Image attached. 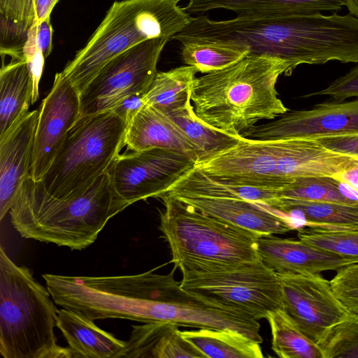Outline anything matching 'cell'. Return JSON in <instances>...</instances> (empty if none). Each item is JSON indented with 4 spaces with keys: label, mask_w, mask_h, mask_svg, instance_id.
<instances>
[{
    "label": "cell",
    "mask_w": 358,
    "mask_h": 358,
    "mask_svg": "<svg viewBox=\"0 0 358 358\" xmlns=\"http://www.w3.org/2000/svg\"><path fill=\"white\" fill-rule=\"evenodd\" d=\"M257 252L262 262L276 273H321L338 271L358 261L317 248L299 238L275 235L259 236Z\"/></svg>",
    "instance_id": "obj_14"
},
{
    "label": "cell",
    "mask_w": 358,
    "mask_h": 358,
    "mask_svg": "<svg viewBox=\"0 0 358 358\" xmlns=\"http://www.w3.org/2000/svg\"><path fill=\"white\" fill-rule=\"evenodd\" d=\"M358 196V164L352 165L333 176Z\"/></svg>",
    "instance_id": "obj_37"
},
{
    "label": "cell",
    "mask_w": 358,
    "mask_h": 358,
    "mask_svg": "<svg viewBox=\"0 0 358 358\" xmlns=\"http://www.w3.org/2000/svg\"><path fill=\"white\" fill-rule=\"evenodd\" d=\"M80 115L79 91L62 71L57 73L38 109L30 170L34 181L41 180Z\"/></svg>",
    "instance_id": "obj_12"
},
{
    "label": "cell",
    "mask_w": 358,
    "mask_h": 358,
    "mask_svg": "<svg viewBox=\"0 0 358 358\" xmlns=\"http://www.w3.org/2000/svg\"><path fill=\"white\" fill-rule=\"evenodd\" d=\"M278 275L283 310L317 344L351 313L336 296L330 281L320 273H283Z\"/></svg>",
    "instance_id": "obj_10"
},
{
    "label": "cell",
    "mask_w": 358,
    "mask_h": 358,
    "mask_svg": "<svg viewBox=\"0 0 358 358\" xmlns=\"http://www.w3.org/2000/svg\"><path fill=\"white\" fill-rule=\"evenodd\" d=\"M159 229L168 243L174 267L182 273L259 259V236L206 215L165 193L159 196Z\"/></svg>",
    "instance_id": "obj_5"
},
{
    "label": "cell",
    "mask_w": 358,
    "mask_h": 358,
    "mask_svg": "<svg viewBox=\"0 0 358 358\" xmlns=\"http://www.w3.org/2000/svg\"><path fill=\"white\" fill-rule=\"evenodd\" d=\"M316 95H327L334 100L338 101L358 97V64L345 75L331 82L326 88L312 92L306 96Z\"/></svg>",
    "instance_id": "obj_33"
},
{
    "label": "cell",
    "mask_w": 358,
    "mask_h": 358,
    "mask_svg": "<svg viewBox=\"0 0 358 358\" xmlns=\"http://www.w3.org/2000/svg\"><path fill=\"white\" fill-rule=\"evenodd\" d=\"M172 196H194L244 199L270 208L280 191L232 184L207 175L195 166L166 192Z\"/></svg>",
    "instance_id": "obj_21"
},
{
    "label": "cell",
    "mask_w": 358,
    "mask_h": 358,
    "mask_svg": "<svg viewBox=\"0 0 358 358\" xmlns=\"http://www.w3.org/2000/svg\"><path fill=\"white\" fill-rule=\"evenodd\" d=\"M334 152L358 158V132L316 139Z\"/></svg>",
    "instance_id": "obj_34"
},
{
    "label": "cell",
    "mask_w": 358,
    "mask_h": 358,
    "mask_svg": "<svg viewBox=\"0 0 358 358\" xmlns=\"http://www.w3.org/2000/svg\"><path fill=\"white\" fill-rule=\"evenodd\" d=\"M343 6L344 0H188L182 8L190 15L225 9L236 17H264L337 13Z\"/></svg>",
    "instance_id": "obj_17"
},
{
    "label": "cell",
    "mask_w": 358,
    "mask_h": 358,
    "mask_svg": "<svg viewBox=\"0 0 358 358\" xmlns=\"http://www.w3.org/2000/svg\"><path fill=\"white\" fill-rule=\"evenodd\" d=\"M280 59L248 54L233 64L194 80L191 101L196 115L211 127L241 136L262 120L289 110L278 98L276 84L287 76Z\"/></svg>",
    "instance_id": "obj_1"
},
{
    "label": "cell",
    "mask_w": 358,
    "mask_h": 358,
    "mask_svg": "<svg viewBox=\"0 0 358 358\" xmlns=\"http://www.w3.org/2000/svg\"><path fill=\"white\" fill-rule=\"evenodd\" d=\"M36 43L38 49L47 58L52 49V27L50 17L34 24Z\"/></svg>",
    "instance_id": "obj_35"
},
{
    "label": "cell",
    "mask_w": 358,
    "mask_h": 358,
    "mask_svg": "<svg viewBox=\"0 0 358 358\" xmlns=\"http://www.w3.org/2000/svg\"><path fill=\"white\" fill-rule=\"evenodd\" d=\"M193 345L180 334L178 326L165 322L133 325L122 358H189Z\"/></svg>",
    "instance_id": "obj_20"
},
{
    "label": "cell",
    "mask_w": 358,
    "mask_h": 358,
    "mask_svg": "<svg viewBox=\"0 0 358 358\" xmlns=\"http://www.w3.org/2000/svg\"><path fill=\"white\" fill-rule=\"evenodd\" d=\"M127 122L113 110L80 116L37 187L57 199L77 196L102 175L124 146Z\"/></svg>",
    "instance_id": "obj_6"
},
{
    "label": "cell",
    "mask_w": 358,
    "mask_h": 358,
    "mask_svg": "<svg viewBox=\"0 0 358 358\" xmlns=\"http://www.w3.org/2000/svg\"><path fill=\"white\" fill-rule=\"evenodd\" d=\"M280 197L358 205V196L331 176L297 178L280 191Z\"/></svg>",
    "instance_id": "obj_28"
},
{
    "label": "cell",
    "mask_w": 358,
    "mask_h": 358,
    "mask_svg": "<svg viewBox=\"0 0 358 358\" xmlns=\"http://www.w3.org/2000/svg\"><path fill=\"white\" fill-rule=\"evenodd\" d=\"M344 2L349 13L358 17V0H344Z\"/></svg>",
    "instance_id": "obj_39"
},
{
    "label": "cell",
    "mask_w": 358,
    "mask_h": 358,
    "mask_svg": "<svg viewBox=\"0 0 358 358\" xmlns=\"http://www.w3.org/2000/svg\"><path fill=\"white\" fill-rule=\"evenodd\" d=\"M336 296L352 313H358V263L336 271L330 280Z\"/></svg>",
    "instance_id": "obj_31"
},
{
    "label": "cell",
    "mask_w": 358,
    "mask_h": 358,
    "mask_svg": "<svg viewBox=\"0 0 358 358\" xmlns=\"http://www.w3.org/2000/svg\"><path fill=\"white\" fill-rule=\"evenodd\" d=\"M0 18L29 30L36 23L35 0H0Z\"/></svg>",
    "instance_id": "obj_32"
},
{
    "label": "cell",
    "mask_w": 358,
    "mask_h": 358,
    "mask_svg": "<svg viewBox=\"0 0 358 358\" xmlns=\"http://www.w3.org/2000/svg\"><path fill=\"white\" fill-rule=\"evenodd\" d=\"M273 351L281 358H323L319 345L306 336L283 309L269 313Z\"/></svg>",
    "instance_id": "obj_27"
},
{
    "label": "cell",
    "mask_w": 358,
    "mask_h": 358,
    "mask_svg": "<svg viewBox=\"0 0 358 358\" xmlns=\"http://www.w3.org/2000/svg\"><path fill=\"white\" fill-rule=\"evenodd\" d=\"M175 198L206 215L246 229L258 236L284 234L298 229L288 216L261 203L231 198L194 196Z\"/></svg>",
    "instance_id": "obj_13"
},
{
    "label": "cell",
    "mask_w": 358,
    "mask_h": 358,
    "mask_svg": "<svg viewBox=\"0 0 358 358\" xmlns=\"http://www.w3.org/2000/svg\"><path fill=\"white\" fill-rule=\"evenodd\" d=\"M169 41H143L109 61L80 93V116L111 110L129 96L144 94L157 73L160 55Z\"/></svg>",
    "instance_id": "obj_8"
},
{
    "label": "cell",
    "mask_w": 358,
    "mask_h": 358,
    "mask_svg": "<svg viewBox=\"0 0 358 358\" xmlns=\"http://www.w3.org/2000/svg\"><path fill=\"white\" fill-rule=\"evenodd\" d=\"M180 334L206 357H264L260 343L235 331L200 328L195 331H180Z\"/></svg>",
    "instance_id": "obj_24"
},
{
    "label": "cell",
    "mask_w": 358,
    "mask_h": 358,
    "mask_svg": "<svg viewBox=\"0 0 358 358\" xmlns=\"http://www.w3.org/2000/svg\"><path fill=\"white\" fill-rule=\"evenodd\" d=\"M271 208L288 216L298 228L358 229V205L279 197Z\"/></svg>",
    "instance_id": "obj_19"
},
{
    "label": "cell",
    "mask_w": 358,
    "mask_h": 358,
    "mask_svg": "<svg viewBox=\"0 0 358 358\" xmlns=\"http://www.w3.org/2000/svg\"><path fill=\"white\" fill-rule=\"evenodd\" d=\"M59 0H35L36 23L50 17Z\"/></svg>",
    "instance_id": "obj_38"
},
{
    "label": "cell",
    "mask_w": 358,
    "mask_h": 358,
    "mask_svg": "<svg viewBox=\"0 0 358 358\" xmlns=\"http://www.w3.org/2000/svg\"><path fill=\"white\" fill-rule=\"evenodd\" d=\"M181 287L213 303L242 310L256 320L283 309L280 277L259 259L182 273Z\"/></svg>",
    "instance_id": "obj_7"
},
{
    "label": "cell",
    "mask_w": 358,
    "mask_h": 358,
    "mask_svg": "<svg viewBox=\"0 0 358 358\" xmlns=\"http://www.w3.org/2000/svg\"><path fill=\"white\" fill-rule=\"evenodd\" d=\"M179 0L115 1L104 18L62 73L80 93L112 59L150 39L169 40L189 23L192 17Z\"/></svg>",
    "instance_id": "obj_3"
},
{
    "label": "cell",
    "mask_w": 358,
    "mask_h": 358,
    "mask_svg": "<svg viewBox=\"0 0 358 358\" xmlns=\"http://www.w3.org/2000/svg\"><path fill=\"white\" fill-rule=\"evenodd\" d=\"M358 132V99L326 101L308 110H291L267 124L253 127L241 136L270 141L320 138Z\"/></svg>",
    "instance_id": "obj_11"
},
{
    "label": "cell",
    "mask_w": 358,
    "mask_h": 358,
    "mask_svg": "<svg viewBox=\"0 0 358 358\" xmlns=\"http://www.w3.org/2000/svg\"><path fill=\"white\" fill-rule=\"evenodd\" d=\"M323 358H358V313H350L317 343Z\"/></svg>",
    "instance_id": "obj_29"
},
{
    "label": "cell",
    "mask_w": 358,
    "mask_h": 358,
    "mask_svg": "<svg viewBox=\"0 0 358 358\" xmlns=\"http://www.w3.org/2000/svg\"><path fill=\"white\" fill-rule=\"evenodd\" d=\"M196 73L194 67L188 65L157 72L143 95L145 105L152 106L165 114L182 106L191 99Z\"/></svg>",
    "instance_id": "obj_25"
},
{
    "label": "cell",
    "mask_w": 358,
    "mask_h": 358,
    "mask_svg": "<svg viewBox=\"0 0 358 358\" xmlns=\"http://www.w3.org/2000/svg\"><path fill=\"white\" fill-rule=\"evenodd\" d=\"M93 321L70 309L57 311L56 327L66 338L72 358H122L126 342L100 329Z\"/></svg>",
    "instance_id": "obj_18"
},
{
    "label": "cell",
    "mask_w": 358,
    "mask_h": 358,
    "mask_svg": "<svg viewBox=\"0 0 358 358\" xmlns=\"http://www.w3.org/2000/svg\"><path fill=\"white\" fill-rule=\"evenodd\" d=\"M144 94H134L122 101L113 110L121 117L127 122L145 105Z\"/></svg>",
    "instance_id": "obj_36"
},
{
    "label": "cell",
    "mask_w": 358,
    "mask_h": 358,
    "mask_svg": "<svg viewBox=\"0 0 358 358\" xmlns=\"http://www.w3.org/2000/svg\"><path fill=\"white\" fill-rule=\"evenodd\" d=\"M299 240L358 261V229L329 231L307 227L297 229Z\"/></svg>",
    "instance_id": "obj_30"
},
{
    "label": "cell",
    "mask_w": 358,
    "mask_h": 358,
    "mask_svg": "<svg viewBox=\"0 0 358 358\" xmlns=\"http://www.w3.org/2000/svg\"><path fill=\"white\" fill-rule=\"evenodd\" d=\"M31 271L0 248V353L4 358H72L57 343L58 310Z\"/></svg>",
    "instance_id": "obj_4"
},
{
    "label": "cell",
    "mask_w": 358,
    "mask_h": 358,
    "mask_svg": "<svg viewBox=\"0 0 358 358\" xmlns=\"http://www.w3.org/2000/svg\"><path fill=\"white\" fill-rule=\"evenodd\" d=\"M166 114L195 147L199 157L197 164L236 145L244 138L241 135L235 136L220 131L201 120L196 115L191 99Z\"/></svg>",
    "instance_id": "obj_23"
},
{
    "label": "cell",
    "mask_w": 358,
    "mask_h": 358,
    "mask_svg": "<svg viewBox=\"0 0 358 358\" xmlns=\"http://www.w3.org/2000/svg\"><path fill=\"white\" fill-rule=\"evenodd\" d=\"M181 45L183 62L203 73L223 69L249 54L243 47L217 41L192 39Z\"/></svg>",
    "instance_id": "obj_26"
},
{
    "label": "cell",
    "mask_w": 358,
    "mask_h": 358,
    "mask_svg": "<svg viewBox=\"0 0 358 358\" xmlns=\"http://www.w3.org/2000/svg\"><path fill=\"white\" fill-rule=\"evenodd\" d=\"M124 145L128 151L150 148L169 149L183 154L196 162L199 157L192 143L165 113L144 105L127 122Z\"/></svg>",
    "instance_id": "obj_16"
},
{
    "label": "cell",
    "mask_w": 358,
    "mask_h": 358,
    "mask_svg": "<svg viewBox=\"0 0 358 358\" xmlns=\"http://www.w3.org/2000/svg\"><path fill=\"white\" fill-rule=\"evenodd\" d=\"M34 83L25 59H11L0 71V137L29 111Z\"/></svg>",
    "instance_id": "obj_22"
},
{
    "label": "cell",
    "mask_w": 358,
    "mask_h": 358,
    "mask_svg": "<svg viewBox=\"0 0 358 358\" xmlns=\"http://www.w3.org/2000/svg\"><path fill=\"white\" fill-rule=\"evenodd\" d=\"M129 206L115 191L108 172L83 194L64 199L44 194L29 176L17 190L9 213L13 227L23 238L81 250Z\"/></svg>",
    "instance_id": "obj_2"
},
{
    "label": "cell",
    "mask_w": 358,
    "mask_h": 358,
    "mask_svg": "<svg viewBox=\"0 0 358 358\" xmlns=\"http://www.w3.org/2000/svg\"><path fill=\"white\" fill-rule=\"evenodd\" d=\"M38 110L28 112L0 137V219L30 176Z\"/></svg>",
    "instance_id": "obj_15"
},
{
    "label": "cell",
    "mask_w": 358,
    "mask_h": 358,
    "mask_svg": "<svg viewBox=\"0 0 358 358\" xmlns=\"http://www.w3.org/2000/svg\"><path fill=\"white\" fill-rule=\"evenodd\" d=\"M195 166L178 152L150 148L119 154L108 173L116 193L131 205L159 197Z\"/></svg>",
    "instance_id": "obj_9"
}]
</instances>
